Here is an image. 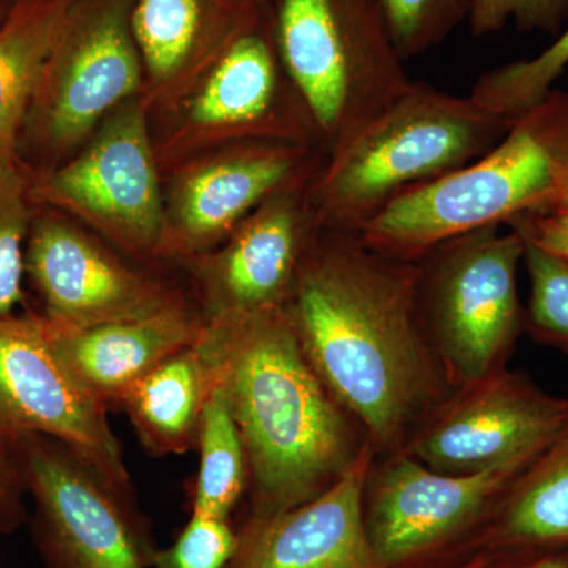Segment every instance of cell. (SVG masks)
<instances>
[{"label":"cell","mask_w":568,"mask_h":568,"mask_svg":"<svg viewBox=\"0 0 568 568\" xmlns=\"http://www.w3.org/2000/svg\"><path fill=\"white\" fill-rule=\"evenodd\" d=\"M417 272V261L324 230L286 305L306 358L376 458L403 454L455 392L418 316Z\"/></svg>","instance_id":"obj_1"},{"label":"cell","mask_w":568,"mask_h":568,"mask_svg":"<svg viewBox=\"0 0 568 568\" xmlns=\"http://www.w3.org/2000/svg\"><path fill=\"white\" fill-rule=\"evenodd\" d=\"M248 466V519L274 517L336 484L369 446L298 343L286 306L205 321Z\"/></svg>","instance_id":"obj_2"},{"label":"cell","mask_w":568,"mask_h":568,"mask_svg":"<svg viewBox=\"0 0 568 568\" xmlns=\"http://www.w3.org/2000/svg\"><path fill=\"white\" fill-rule=\"evenodd\" d=\"M568 190V91L552 89L462 170L396 197L358 233L386 256L418 261L455 235L510 224Z\"/></svg>","instance_id":"obj_3"},{"label":"cell","mask_w":568,"mask_h":568,"mask_svg":"<svg viewBox=\"0 0 568 568\" xmlns=\"http://www.w3.org/2000/svg\"><path fill=\"white\" fill-rule=\"evenodd\" d=\"M510 119L413 81L394 104L334 155L308 185L324 230L358 234L396 197L476 162Z\"/></svg>","instance_id":"obj_4"},{"label":"cell","mask_w":568,"mask_h":568,"mask_svg":"<svg viewBox=\"0 0 568 568\" xmlns=\"http://www.w3.org/2000/svg\"><path fill=\"white\" fill-rule=\"evenodd\" d=\"M276 51L327 156L413 84L376 0H265Z\"/></svg>","instance_id":"obj_5"},{"label":"cell","mask_w":568,"mask_h":568,"mask_svg":"<svg viewBox=\"0 0 568 568\" xmlns=\"http://www.w3.org/2000/svg\"><path fill=\"white\" fill-rule=\"evenodd\" d=\"M521 235L500 226L455 235L417 261L418 316L454 390L506 368L525 332Z\"/></svg>","instance_id":"obj_6"},{"label":"cell","mask_w":568,"mask_h":568,"mask_svg":"<svg viewBox=\"0 0 568 568\" xmlns=\"http://www.w3.org/2000/svg\"><path fill=\"white\" fill-rule=\"evenodd\" d=\"M14 440L44 567L152 568L159 547L133 488L54 437L24 433Z\"/></svg>","instance_id":"obj_7"},{"label":"cell","mask_w":568,"mask_h":568,"mask_svg":"<svg viewBox=\"0 0 568 568\" xmlns=\"http://www.w3.org/2000/svg\"><path fill=\"white\" fill-rule=\"evenodd\" d=\"M530 462L452 476L406 454L375 458L366 478L364 514L377 558L386 568H403L443 551L485 525L508 485Z\"/></svg>","instance_id":"obj_8"},{"label":"cell","mask_w":568,"mask_h":568,"mask_svg":"<svg viewBox=\"0 0 568 568\" xmlns=\"http://www.w3.org/2000/svg\"><path fill=\"white\" fill-rule=\"evenodd\" d=\"M33 193L77 213L136 254H166L168 223L148 122L132 99L115 108L89 148L44 175Z\"/></svg>","instance_id":"obj_9"},{"label":"cell","mask_w":568,"mask_h":568,"mask_svg":"<svg viewBox=\"0 0 568 568\" xmlns=\"http://www.w3.org/2000/svg\"><path fill=\"white\" fill-rule=\"evenodd\" d=\"M567 416L568 398L506 366L448 396L417 426L403 454L437 473H484L536 458Z\"/></svg>","instance_id":"obj_10"},{"label":"cell","mask_w":568,"mask_h":568,"mask_svg":"<svg viewBox=\"0 0 568 568\" xmlns=\"http://www.w3.org/2000/svg\"><path fill=\"white\" fill-rule=\"evenodd\" d=\"M132 7L133 0L74 2L29 112L44 144H77L140 89L144 65L133 39Z\"/></svg>","instance_id":"obj_11"},{"label":"cell","mask_w":568,"mask_h":568,"mask_svg":"<svg viewBox=\"0 0 568 568\" xmlns=\"http://www.w3.org/2000/svg\"><path fill=\"white\" fill-rule=\"evenodd\" d=\"M108 413L52 354L43 316L0 317V424L11 436L54 437L115 484L133 488Z\"/></svg>","instance_id":"obj_12"},{"label":"cell","mask_w":568,"mask_h":568,"mask_svg":"<svg viewBox=\"0 0 568 568\" xmlns=\"http://www.w3.org/2000/svg\"><path fill=\"white\" fill-rule=\"evenodd\" d=\"M313 178L272 194L235 227L222 252L196 261L205 321L287 305L324 231L310 200Z\"/></svg>","instance_id":"obj_13"},{"label":"cell","mask_w":568,"mask_h":568,"mask_svg":"<svg viewBox=\"0 0 568 568\" xmlns=\"http://www.w3.org/2000/svg\"><path fill=\"white\" fill-rule=\"evenodd\" d=\"M26 274L43 298L44 316L71 327L144 320L186 302L162 280L54 216L32 223Z\"/></svg>","instance_id":"obj_14"},{"label":"cell","mask_w":568,"mask_h":568,"mask_svg":"<svg viewBox=\"0 0 568 568\" xmlns=\"http://www.w3.org/2000/svg\"><path fill=\"white\" fill-rule=\"evenodd\" d=\"M190 118L201 126L294 144L321 142L316 123L276 51L265 3L216 52L212 73L190 104Z\"/></svg>","instance_id":"obj_15"},{"label":"cell","mask_w":568,"mask_h":568,"mask_svg":"<svg viewBox=\"0 0 568 568\" xmlns=\"http://www.w3.org/2000/svg\"><path fill=\"white\" fill-rule=\"evenodd\" d=\"M375 458L366 446L323 495L274 517L246 518L227 568H386L365 526V485Z\"/></svg>","instance_id":"obj_16"},{"label":"cell","mask_w":568,"mask_h":568,"mask_svg":"<svg viewBox=\"0 0 568 568\" xmlns=\"http://www.w3.org/2000/svg\"><path fill=\"white\" fill-rule=\"evenodd\" d=\"M325 160L321 163L313 159L306 145L263 141L196 171L179 192L166 254H192L233 233L272 194L316 174Z\"/></svg>","instance_id":"obj_17"},{"label":"cell","mask_w":568,"mask_h":568,"mask_svg":"<svg viewBox=\"0 0 568 568\" xmlns=\"http://www.w3.org/2000/svg\"><path fill=\"white\" fill-rule=\"evenodd\" d=\"M205 320L189 302L144 320L71 327L43 315L44 338L63 368L108 409L164 358L201 338Z\"/></svg>","instance_id":"obj_18"},{"label":"cell","mask_w":568,"mask_h":568,"mask_svg":"<svg viewBox=\"0 0 568 568\" xmlns=\"http://www.w3.org/2000/svg\"><path fill=\"white\" fill-rule=\"evenodd\" d=\"M219 375L205 328L193 345L164 358L123 395L119 409L129 416L141 446L153 457L196 448L201 416Z\"/></svg>","instance_id":"obj_19"},{"label":"cell","mask_w":568,"mask_h":568,"mask_svg":"<svg viewBox=\"0 0 568 568\" xmlns=\"http://www.w3.org/2000/svg\"><path fill=\"white\" fill-rule=\"evenodd\" d=\"M484 541L500 551L568 545V416L497 500Z\"/></svg>","instance_id":"obj_20"},{"label":"cell","mask_w":568,"mask_h":568,"mask_svg":"<svg viewBox=\"0 0 568 568\" xmlns=\"http://www.w3.org/2000/svg\"><path fill=\"white\" fill-rule=\"evenodd\" d=\"M257 6L234 0H133L130 22L142 65L155 80H171L196 55L222 50Z\"/></svg>","instance_id":"obj_21"},{"label":"cell","mask_w":568,"mask_h":568,"mask_svg":"<svg viewBox=\"0 0 568 568\" xmlns=\"http://www.w3.org/2000/svg\"><path fill=\"white\" fill-rule=\"evenodd\" d=\"M77 0H14L0 26V159L14 156L22 125Z\"/></svg>","instance_id":"obj_22"},{"label":"cell","mask_w":568,"mask_h":568,"mask_svg":"<svg viewBox=\"0 0 568 568\" xmlns=\"http://www.w3.org/2000/svg\"><path fill=\"white\" fill-rule=\"evenodd\" d=\"M196 448L200 466L190 495V515L230 519L248 488V466L220 366L201 416Z\"/></svg>","instance_id":"obj_23"},{"label":"cell","mask_w":568,"mask_h":568,"mask_svg":"<svg viewBox=\"0 0 568 568\" xmlns=\"http://www.w3.org/2000/svg\"><path fill=\"white\" fill-rule=\"evenodd\" d=\"M567 67L568 24L540 54L485 71L469 97L485 110L514 121L556 89Z\"/></svg>","instance_id":"obj_24"},{"label":"cell","mask_w":568,"mask_h":568,"mask_svg":"<svg viewBox=\"0 0 568 568\" xmlns=\"http://www.w3.org/2000/svg\"><path fill=\"white\" fill-rule=\"evenodd\" d=\"M523 264L529 278L525 334L568 357V263L525 241Z\"/></svg>","instance_id":"obj_25"},{"label":"cell","mask_w":568,"mask_h":568,"mask_svg":"<svg viewBox=\"0 0 568 568\" xmlns=\"http://www.w3.org/2000/svg\"><path fill=\"white\" fill-rule=\"evenodd\" d=\"M29 186L11 159H0V317L13 316L24 301L26 245L31 233Z\"/></svg>","instance_id":"obj_26"},{"label":"cell","mask_w":568,"mask_h":568,"mask_svg":"<svg viewBox=\"0 0 568 568\" xmlns=\"http://www.w3.org/2000/svg\"><path fill=\"white\" fill-rule=\"evenodd\" d=\"M403 61L425 54L469 21L474 0H376Z\"/></svg>","instance_id":"obj_27"},{"label":"cell","mask_w":568,"mask_h":568,"mask_svg":"<svg viewBox=\"0 0 568 568\" xmlns=\"http://www.w3.org/2000/svg\"><path fill=\"white\" fill-rule=\"evenodd\" d=\"M237 545L230 519L190 515L173 544L156 548L152 568H227Z\"/></svg>","instance_id":"obj_28"},{"label":"cell","mask_w":568,"mask_h":568,"mask_svg":"<svg viewBox=\"0 0 568 568\" xmlns=\"http://www.w3.org/2000/svg\"><path fill=\"white\" fill-rule=\"evenodd\" d=\"M568 20V0H474L469 24L474 37L499 32L508 22L521 32L558 36Z\"/></svg>","instance_id":"obj_29"},{"label":"cell","mask_w":568,"mask_h":568,"mask_svg":"<svg viewBox=\"0 0 568 568\" xmlns=\"http://www.w3.org/2000/svg\"><path fill=\"white\" fill-rule=\"evenodd\" d=\"M508 230L568 263V190L545 207L518 216Z\"/></svg>","instance_id":"obj_30"},{"label":"cell","mask_w":568,"mask_h":568,"mask_svg":"<svg viewBox=\"0 0 568 568\" xmlns=\"http://www.w3.org/2000/svg\"><path fill=\"white\" fill-rule=\"evenodd\" d=\"M24 480L18 463L17 440L0 424V534H13L28 521Z\"/></svg>","instance_id":"obj_31"},{"label":"cell","mask_w":568,"mask_h":568,"mask_svg":"<svg viewBox=\"0 0 568 568\" xmlns=\"http://www.w3.org/2000/svg\"><path fill=\"white\" fill-rule=\"evenodd\" d=\"M515 559L506 568H568V545L508 551Z\"/></svg>","instance_id":"obj_32"},{"label":"cell","mask_w":568,"mask_h":568,"mask_svg":"<svg viewBox=\"0 0 568 568\" xmlns=\"http://www.w3.org/2000/svg\"><path fill=\"white\" fill-rule=\"evenodd\" d=\"M489 560V556L487 555H478L476 558L466 560V562L459 564L458 567L455 568H485Z\"/></svg>","instance_id":"obj_33"},{"label":"cell","mask_w":568,"mask_h":568,"mask_svg":"<svg viewBox=\"0 0 568 568\" xmlns=\"http://www.w3.org/2000/svg\"><path fill=\"white\" fill-rule=\"evenodd\" d=\"M10 3H7L6 0H0V26L6 21L7 14H9Z\"/></svg>","instance_id":"obj_34"},{"label":"cell","mask_w":568,"mask_h":568,"mask_svg":"<svg viewBox=\"0 0 568 568\" xmlns=\"http://www.w3.org/2000/svg\"><path fill=\"white\" fill-rule=\"evenodd\" d=\"M234 2L245 3V6H257V3H265V0H234Z\"/></svg>","instance_id":"obj_35"},{"label":"cell","mask_w":568,"mask_h":568,"mask_svg":"<svg viewBox=\"0 0 568 568\" xmlns=\"http://www.w3.org/2000/svg\"><path fill=\"white\" fill-rule=\"evenodd\" d=\"M6 2H7V3H10V6H11V3H13V2H14V0H6Z\"/></svg>","instance_id":"obj_36"}]
</instances>
